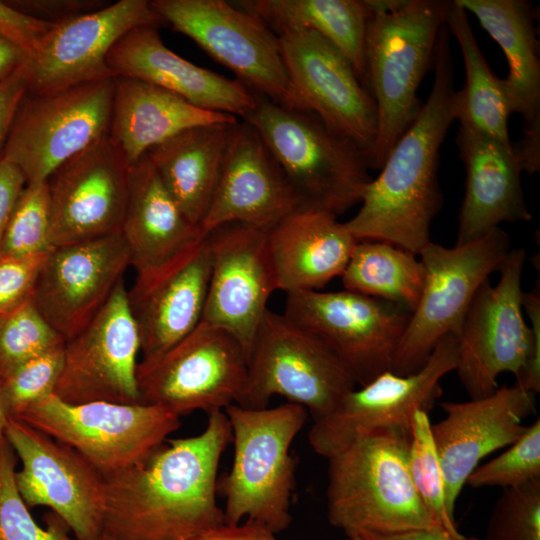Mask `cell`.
Listing matches in <instances>:
<instances>
[{"mask_svg": "<svg viewBox=\"0 0 540 540\" xmlns=\"http://www.w3.org/2000/svg\"><path fill=\"white\" fill-rule=\"evenodd\" d=\"M231 427L208 414L195 436L167 439L135 465L104 478L103 534L113 540H194L224 524L218 467Z\"/></svg>", "mask_w": 540, "mask_h": 540, "instance_id": "obj_1", "label": "cell"}, {"mask_svg": "<svg viewBox=\"0 0 540 540\" xmlns=\"http://www.w3.org/2000/svg\"><path fill=\"white\" fill-rule=\"evenodd\" d=\"M450 33H439L434 81L412 124L369 182L358 212L344 222L358 241H383L415 255L431 241V225L443 196L438 181L439 152L454 121V64Z\"/></svg>", "mask_w": 540, "mask_h": 540, "instance_id": "obj_2", "label": "cell"}, {"mask_svg": "<svg viewBox=\"0 0 540 540\" xmlns=\"http://www.w3.org/2000/svg\"><path fill=\"white\" fill-rule=\"evenodd\" d=\"M365 82L377 109L370 167L380 170L388 153L417 117L418 88L433 67L437 41L451 5L447 0H367Z\"/></svg>", "mask_w": 540, "mask_h": 540, "instance_id": "obj_3", "label": "cell"}, {"mask_svg": "<svg viewBox=\"0 0 540 540\" xmlns=\"http://www.w3.org/2000/svg\"><path fill=\"white\" fill-rule=\"evenodd\" d=\"M411 429L366 434L328 458L329 523L347 537L441 528L416 491L408 469Z\"/></svg>", "mask_w": 540, "mask_h": 540, "instance_id": "obj_4", "label": "cell"}, {"mask_svg": "<svg viewBox=\"0 0 540 540\" xmlns=\"http://www.w3.org/2000/svg\"><path fill=\"white\" fill-rule=\"evenodd\" d=\"M255 96V108L242 119L261 135L299 207L338 217L359 204L372 180L368 153L315 114Z\"/></svg>", "mask_w": 540, "mask_h": 540, "instance_id": "obj_5", "label": "cell"}, {"mask_svg": "<svg viewBox=\"0 0 540 540\" xmlns=\"http://www.w3.org/2000/svg\"><path fill=\"white\" fill-rule=\"evenodd\" d=\"M224 412L234 444L232 467L221 486L224 524L246 519L275 534L287 529L296 465L290 447L305 425L307 410L287 402L259 409L231 404Z\"/></svg>", "mask_w": 540, "mask_h": 540, "instance_id": "obj_6", "label": "cell"}, {"mask_svg": "<svg viewBox=\"0 0 540 540\" xmlns=\"http://www.w3.org/2000/svg\"><path fill=\"white\" fill-rule=\"evenodd\" d=\"M511 249L508 234L497 227L453 247L430 241L420 251L423 287L397 346L392 372H416L443 337L458 333L477 291Z\"/></svg>", "mask_w": 540, "mask_h": 540, "instance_id": "obj_7", "label": "cell"}, {"mask_svg": "<svg viewBox=\"0 0 540 540\" xmlns=\"http://www.w3.org/2000/svg\"><path fill=\"white\" fill-rule=\"evenodd\" d=\"M346 366L315 336L268 309L253 340L237 405L265 408L273 396L303 406L313 421L356 388Z\"/></svg>", "mask_w": 540, "mask_h": 540, "instance_id": "obj_8", "label": "cell"}, {"mask_svg": "<svg viewBox=\"0 0 540 540\" xmlns=\"http://www.w3.org/2000/svg\"><path fill=\"white\" fill-rule=\"evenodd\" d=\"M10 417L71 447L104 478L142 461L181 426L180 417L158 406L69 404L54 393Z\"/></svg>", "mask_w": 540, "mask_h": 540, "instance_id": "obj_9", "label": "cell"}, {"mask_svg": "<svg viewBox=\"0 0 540 540\" xmlns=\"http://www.w3.org/2000/svg\"><path fill=\"white\" fill-rule=\"evenodd\" d=\"M247 371L241 343L225 329L201 321L173 346L138 363L139 402L180 418L194 411H224L239 401Z\"/></svg>", "mask_w": 540, "mask_h": 540, "instance_id": "obj_10", "label": "cell"}, {"mask_svg": "<svg viewBox=\"0 0 540 540\" xmlns=\"http://www.w3.org/2000/svg\"><path fill=\"white\" fill-rule=\"evenodd\" d=\"M162 21L233 71L254 94L301 110L276 33L255 13L224 0H153Z\"/></svg>", "mask_w": 540, "mask_h": 540, "instance_id": "obj_11", "label": "cell"}, {"mask_svg": "<svg viewBox=\"0 0 540 540\" xmlns=\"http://www.w3.org/2000/svg\"><path fill=\"white\" fill-rule=\"evenodd\" d=\"M114 77L69 88L27 93L0 157L27 184L46 182L64 162L108 135Z\"/></svg>", "mask_w": 540, "mask_h": 540, "instance_id": "obj_12", "label": "cell"}, {"mask_svg": "<svg viewBox=\"0 0 540 540\" xmlns=\"http://www.w3.org/2000/svg\"><path fill=\"white\" fill-rule=\"evenodd\" d=\"M283 314L320 340L363 386L391 370L411 312L344 289L288 293Z\"/></svg>", "mask_w": 540, "mask_h": 540, "instance_id": "obj_13", "label": "cell"}, {"mask_svg": "<svg viewBox=\"0 0 540 540\" xmlns=\"http://www.w3.org/2000/svg\"><path fill=\"white\" fill-rule=\"evenodd\" d=\"M526 252L511 249L499 268L497 284L486 280L477 291L455 335V370L470 399L492 394L504 373L515 377L530 349V330L522 307Z\"/></svg>", "mask_w": 540, "mask_h": 540, "instance_id": "obj_14", "label": "cell"}, {"mask_svg": "<svg viewBox=\"0 0 540 540\" xmlns=\"http://www.w3.org/2000/svg\"><path fill=\"white\" fill-rule=\"evenodd\" d=\"M457 339L443 337L416 372L391 370L347 393L326 415L314 420L308 432L312 449L325 458L356 439L382 429H411L415 411L429 412L442 395L441 379L455 370Z\"/></svg>", "mask_w": 540, "mask_h": 540, "instance_id": "obj_15", "label": "cell"}, {"mask_svg": "<svg viewBox=\"0 0 540 540\" xmlns=\"http://www.w3.org/2000/svg\"><path fill=\"white\" fill-rule=\"evenodd\" d=\"M3 434L21 461L15 483L27 507H49L76 540H99L104 477L77 451L14 417Z\"/></svg>", "mask_w": 540, "mask_h": 540, "instance_id": "obj_16", "label": "cell"}, {"mask_svg": "<svg viewBox=\"0 0 540 540\" xmlns=\"http://www.w3.org/2000/svg\"><path fill=\"white\" fill-rule=\"evenodd\" d=\"M277 36L300 109L315 114L370 155L377 135V109L349 61L312 30H287Z\"/></svg>", "mask_w": 540, "mask_h": 540, "instance_id": "obj_17", "label": "cell"}, {"mask_svg": "<svg viewBox=\"0 0 540 540\" xmlns=\"http://www.w3.org/2000/svg\"><path fill=\"white\" fill-rule=\"evenodd\" d=\"M140 338L124 280L95 318L65 342L64 363L54 394L69 404H137Z\"/></svg>", "mask_w": 540, "mask_h": 540, "instance_id": "obj_18", "label": "cell"}, {"mask_svg": "<svg viewBox=\"0 0 540 540\" xmlns=\"http://www.w3.org/2000/svg\"><path fill=\"white\" fill-rule=\"evenodd\" d=\"M129 164L105 136L47 179L52 248L121 233Z\"/></svg>", "mask_w": 540, "mask_h": 540, "instance_id": "obj_19", "label": "cell"}, {"mask_svg": "<svg viewBox=\"0 0 540 540\" xmlns=\"http://www.w3.org/2000/svg\"><path fill=\"white\" fill-rule=\"evenodd\" d=\"M269 230L233 222L207 233L212 265L201 321L230 332L248 357L268 300L278 290Z\"/></svg>", "mask_w": 540, "mask_h": 540, "instance_id": "obj_20", "label": "cell"}, {"mask_svg": "<svg viewBox=\"0 0 540 540\" xmlns=\"http://www.w3.org/2000/svg\"><path fill=\"white\" fill-rule=\"evenodd\" d=\"M129 266L121 233L55 247L43 261L31 301L66 342L100 312Z\"/></svg>", "mask_w": 540, "mask_h": 540, "instance_id": "obj_21", "label": "cell"}, {"mask_svg": "<svg viewBox=\"0 0 540 540\" xmlns=\"http://www.w3.org/2000/svg\"><path fill=\"white\" fill-rule=\"evenodd\" d=\"M162 22L150 1L120 0L54 24L27 57L28 92L48 93L115 77L107 65L114 44L133 28Z\"/></svg>", "mask_w": 540, "mask_h": 540, "instance_id": "obj_22", "label": "cell"}, {"mask_svg": "<svg viewBox=\"0 0 540 540\" xmlns=\"http://www.w3.org/2000/svg\"><path fill=\"white\" fill-rule=\"evenodd\" d=\"M445 417L431 424L444 476L451 517L468 476L490 453L508 447L525 431L523 421L536 411V395L516 384L464 402H441Z\"/></svg>", "mask_w": 540, "mask_h": 540, "instance_id": "obj_23", "label": "cell"}, {"mask_svg": "<svg viewBox=\"0 0 540 540\" xmlns=\"http://www.w3.org/2000/svg\"><path fill=\"white\" fill-rule=\"evenodd\" d=\"M298 207L292 186L259 132L238 119L230 128L201 232L233 222L272 228Z\"/></svg>", "mask_w": 540, "mask_h": 540, "instance_id": "obj_24", "label": "cell"}, {"mask_svg": "<svg viewBox=\"0 0 540 540\" xmlns=\"http://www.w3.org/2000/svg\"><path fill=\"white\" fill-rule=\"evenodd\" d=\"M211 243L202 234L127 290L143 358L160 354L201 322L211 275Z\"/></svg>", "mask_w": 540, "mask_h": 540, "instance_id": "obj_25", "label": "cell"}, {"mask_svg": "<svg viewBox=\"0 0 540 540\" xmlns=\"http://www.w3.org/2000/svg\"><path fill=\"white\" fill-rule=\"evenodd\" d=\"M157 28H133L114 44L107 65L115 76L146 81L198 108L239 119L255 108L256 96L250 89L177 55L164 44Z\"/></svg>", "mask_w": 540, "mask_h": 540, "instance_id": "obj_26", "label": "cell"}, {"mask_svg": "<svg viewBox=\"0 0 540 540\" xmlns=\"http://www.w3.org/2000/svg\"><path fill=\"white\" fill-rule=\"evenodd\" d=\"M456 144L466 171L456 244L477 239L503 222L530 221L521 185L524 170L514 146L462 127Z\"/></svg>", "mask_w": 540, "mask_h": 540, "instance_id": "obj_27", "label": "cell"}, {"mask_svg": "<svg viewBox=\"0 0 540 540\" xmlns=\"http://www.w3.org/2000/svg\"><path fill=\"white\" fill-rule=\"evenodd\" d=\"M357 243L337 216L298 207L269 230L278 290L318 291L342 275Z\"/></svg>", "mask_w": 540, "mask_h": 540, "instance_id": "obj_28", "label": "cell"}, {"mask_svg": "<svg viewBox=\"0 0 540 540\" xmlns=\"http://www.w3.org/2000/svg\"><path fill=\"white\" fill-rule=\"evenodd\" d=\"M472 13L503 50L509 74L504 79L513 111L524 119L518 147L528 157L540 154V59L535 14L525 0H454Z\"/></svg>", "mask_w": 540, "mask_h": 540, "instance_id": "obj_29", "label": "cell"}, {"mask_svg": "<svg viewBox=\"0 0 540 540\" xmlns=\"http://www.w3.org/2000/svg\"><path fill=\"white\" fill-rule=\"evenodd\" d=\"M238 119L198 108L146 81L115 76L108 136L130 165L185 129Z\"/></svg>", "mask_w": 540, "mask_h": 540, "instance_id": "obj_30", "label": "cell"}, {"mask_svg": "<svg viewBox=\"0 0 540 540\" xmlns=\"http://www.w3.org/2000/svg\"><path fill=\"white\" fill-rule=\"evenodd\" d=\"M202 234L182 213L147 154L129 165L121 235L137 275L166 263Z\"/></svg>", "mask_w": 540, "mask_h": 540, "instance_id": "obj_31", "label": "cell"}, {"mask_svg": "<svg viewBox=\"0 0 540 540\" xmlns=\"http://www.w3.org/2000/svg\"><path fill=\"white\" fill-rule=\"evenodd\" d=\"M233 123L185 129L146 153L182 213L199 228L217 184Z\"/></svg>", "mask_w": 540, "mask_h": 540, "instance_id": "obj_32", "label": "cell"}, {"mask_svg": "<svg viewBox=\"0 0 540 540\" xmlns=\"http://www.w3.org/2000/svg\"><path fill=\"white\" fill-rule=\"evenodd\" d=\"M236 5L258 15L276 35L294 29L318 33L349 61L364 85L367 0H244Z\"/></svg>", "mask_w": 540, "mask_h": 540, "instance_id": "obj_33", "label": "cell"}, {"mask_svg": "<svg viewBox=\"0 0 540 540\" xmlns=\"http://www.w3.org/2000/svg\"><path fill=\"white\" fill-rule=\"evenodd\" d=\"M445 25L458 42L465 66V83L454 94V120L462 128L513 147L508 118L514 111L504 79L490 69L473 34L467 11L454 0Z\"/></svg>", "mask_w": 540, "mask_h": 540, "instance_id": "obj_34", "label": "cell"}, {"mask_svg": "<svg viewBox=\"0 0 540 540\" xmlns=\"http://www.w3.org/2000/svg\"><path fill=\"white\" fill-rule=\"evenodd\" d=\"M344 289L403 306L412 312L424 282L419 257L383 241H358L340 276Z\"/></svg>", "mask_w": 540, "mask_h": 540, "instance_id": "obj_35", "label": "cell"}, {"mask_svg": "<svg viewBox=\"0 0 540 540\" xmlns=\"http://www.w3.org/2000/svg\"><path fill=\"white\" fill-rule=\"evenodd\" d=\"M428 412L417 410L411 419L408 469L412 483L434 521L450 533H458L455 518L445 502L444 476L431 430Z\"/></svg>", "mask_w": 540, "mask_h": 540, "instance_id": "obj_36", "label": "cell"}, {"mask_svg": "<svg viewBox=\"0 0 540 540\" xmlns=\"http://www.w3.org/2000/svg\"><path fill=\"white\" fill-rule=\"evenodd\" d=\"M18 458L8 440L0 435V540H74L67 524L54 512L45 514L47 528L32 518L20 496L15 472Z\"/></svg>", "mask_w": 540, "mask_h": 540, "instance_id": "obj_37", "label": "cell"}, {"mask_svg": "<svg viewBox=\"0 0 540 540\" xmlns=\"http://www.w3.org/2000/svg\"><path fill=\"white\" fill-rule=\"evenodd\" d=\"M64 343L31 299L26 301L0 316V378Z\"/></svg>", "mask_w": 540, "mask_h": 540, "instance_id": "obj_38", "label": "cell"}, {"mask_svg": "<svg viewBox=\"0 0 540 540\" xmlns=\"http://www.w3.org/2000/svg\"><path fill=\"white\" fill-rule=\"evenodd\" d=\"M47 182L24 188L7 225L0 254L28 257L52 250Z\"/></svg>", "mask_w": 540, "mask_h": 540, "instance_id": "obj_39", "label": "cell"}, {"mask_svg": "<svg viewBox=\"0 0 540 540\" xmlns=\"http://www.w3.org/2000/svg\"><path fill=\"white\" fill-rule=\"evenodd\" d=\"M540 479V418L497 457L477 466L466 484L472 488H512Z\"/></svg>", "mask_w": 540, "mask_h": 540, "instance_id": "obj_40", "label": "cell"}, {"mask_svg": "<svg viewBox=\"0 0 540 540\" xmlns=\"http://www.w3.org/2000/svg\"><path fill=\"white\" fill-rule=\"evenodd\" d=\"M64 346L34 357L0 378L6 418L54 393L63 368Z\"/></svg>", "mask_w": 540, "mask_h": 540, "instance_id": "obj_41", "label": "cell"}, {"mask_svg": "<svg viewBox=\"0 0 540 540\" xmlns=\"http://www.w3.org/2000/svg\"><path fill=\"white\" fill-rule=\"evenodd\" d=\"M482 540H540V479L503 489Z\"/></svg>", "mask_w": 540, "mask_h": 540, "instance_id": "obj_42", "label": "cell"}, {"mask_svg": "<svg viewBox=\"0 0 540 540\" xmlns=\"http://www.w3.org/2000/svg\"><path fill=\"white\" fill-rule=\"evenodd\" d=\"M47 254L28 257L0 254V316L31 299Z\"/></svg>", "mask_w": 540, "mask_h": 540, "instance_id": "obj_43", "label": "cell"}, {"mask_svg": "<svg viewBox=\"0 0 540 540\" xmlns=\"http://www.w3.org/2000/svg\"><path fill=\"white\" fill-rule=\"evenodd\" d=\"M540 274L538 270L537 284L529 292L523 291L522 307L528 318L530 330V349L525 362L516 376V385L532 392H540Z\"/></svg>", "mask_w": 540, "mask_h": 540, "instance_id": "obj_44", "label": "cell"}, {"mask_svg": "<svg viewBox=\"0 0 540 540\" xmlns=\"http://www.w3.org/2000/svg\"><path fill=\"white\" fill-rule=\"evenodd\" d=\"M53 25L23 13L7 1H0V37L20 48L27 57Z\"/></svg>", "mask_w": 540, "mask_h": 540, "instance_id": "obj_45", "label": "cell"}, {"mask_svg": "<svg viewBox=\"0 0 540 540\" xmlns=\"http://www.w3.org/2000/svg\"><path fill=\"white\" fill-rule=\"evenodd\" d=\"M9 3L27 15L53 24L96 11L107 5L101 0H21Z\"/></svg>", "mask_w": 540, "mask_h": 540, "instance_id": "obj_46", "label": "cell"}, {"mask_svg": "<svg viewBox=\"0 0 540 540\" xmlns=\"http://www.w3.org/2000/svg\"><path fill=\"white\" fill-rule=\"evenodd\" d=\"M28 91L26 61L0 79V156L19 107Z\"/></svg>", "mask_w": 540, "mask_h": 540, "instance_id": "obj_47", "label": "cell"}, {"mask_svg": "<svg viewBox=\"0 0 540 540\" xmlns=\"http://www.w3.org/2000/svg\"><path fill=\"white\" fill-rule=\"evenodd\" d=\"M26 185L20 169L0 157V251L7 225Z\"/></svg>", "mask_w": 540, "mask_h": 540, "instance_id": "obj_48", "label": "cell"}, {"mask_svg": "<svg viewBox=\"0 0 540 540\" xmlns=\"http://www.w3.org/2000/svg\"><path fill=\"white\" fill-rule=\"evenodd\" d=\"M274 534L264 525L246 520L235 525L223 524L194 540H278Z\"/></svg>", "mask_w": 540, "mask_h": 540, "instance_id": "obj_49", "label": "cell"}, {"mask_svg": "<svg viewBox=\"0 0 540 540\" xmlns=\"http://www.w3.org/2000/svg\"><path fill=\"white\" fill-rule=\"evenodd\" d=\"M347 538H356L357 540H481L474 536H464L459 532L450 533L442 528L413 530L392 534L360 531Z\"/></svg>", "mask_w": 540, "mask_h": 540, "instance_id": "obj_50", "label": "cell"}, {"mask_svg": "<svg viewBox=\"0 0 540 540\" xmlns=\"http://www.w3.org/2000/svg\"><path fill=\"white\" fill-rule=\"evenodd\" d=\"M27 60V55L13 43L0 37V79Z\"/></svg>", "mask_w": 540, "mask_h": 540, "instance_id": "obj_51", "label": "cell"}, {"mask_svg": "<svg viewBox=\"0 0 540 540\" xmlns=\"http://www.w3.org/2000/svg\"><path fill=\"white\" fill-rule=\"evenodd\" d=\"M5 419H6V415L2 406L1 393H0V435L3 433Z\"/></svg>", "mask_w": 540, "mask_h": 540, "instance_id": "obj_52", "label": "cell"}, {"mask_svg": "<svg viewBox=\"0 0 540 540\" xmlns=\"http://www.w3.org/2000/svg\"><path fill=\"white\" fill-rule=\"evenodd\" d=\"M99 540H113V539L102 533V536L100 537Z\"/></svg>", "mask_w": 540, "mask_h": 540, "instance_id": "obj_53", "label": "cell"}, {"mask_svg": "<svg viewBox=\"0 0 540 540\" xmlns=\"http://www.w3.org/2000/svg\"><path fill=\"white\" fill-rule=\"evenodd\" d=\"M347 540H357L356 538H347Z\"/></svg>", "mask_w": 540, "mask_h": 540, "instance_id": "obj_54", "label": "cell"}]
</instances>
